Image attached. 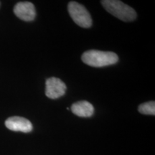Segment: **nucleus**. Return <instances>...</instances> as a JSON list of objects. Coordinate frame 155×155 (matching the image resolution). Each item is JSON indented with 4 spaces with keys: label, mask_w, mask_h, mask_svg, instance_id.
I'll return each instance as SVG.
<instances>
[{
    "label": "nucleus",
    "mask_w": 155,
    "mask_h": 155,
    "mask_svg": "<svg viewBox=\"0 0 155 155\" xmlns=\"http://www.w3.org/2000/svg\"><path fill=\"white\" fill-rule=\"evenodd\" d=\"M81 59L83 63L89 66L101 68L116 64L119 61V57L113 52L91 50L85 52Z\"/></svg>",
    "instance_id": "f257e3e1"
},
{
    "label": "nucleus",
    "mask_w": 155,
    "mask_h": 155,
    "mask_svg": "<svg viewBox=\"0 0 155 155\" xmlns=\"http://www.w3.org/2000/svg\"><path fill=\"white\" fill-rule=\"evenodd\" d=\"M101 5L108 12L124 22H131L137 17L134 9L118 0H104Z\"/></svg>",
    "instance_id": "f03ea898"
},
{
    "label": "nucleus",
    "mask_w": 155,
    "mask_h": 155,
    "mask_svg": "<svg viewBox=\"0 0 155 155\" xmlns=\"http://www.w3.org/2000/svg\"><path fill=\"white\" fill-rule=\"evenodd\" d=\"M68 10L70 16L78 26L83 28L91 27V17L84 6L76 2H71L68 5Z\"/></svg>",
    "instance_id": "7ed1b4c3"
},
{
    "label": "nucleus",
    "mask_w": 155,
    "mask_h": 155,
    "mask_svg": "<svg viewBox=\"0 0 155 155\" xmlns=\"http://www.w3.org/2000/svg\"><path fill=\"white\" fill-rule=\"evenodd\" d=\"M45 95L50 99H57L66 91V86L61 79L52 77L46 80Z\"/></svg>",
    "instance_id": "20e7f679"
},
{
    "label": "nucleus",
    "mask_w": 155,
    "mask_h": 155,
    "mask_svg": "<svg viewBox=\"0 0 155 155\" xmlns=\"http://www.w3.org/2000/svg\"><path fill=\"white\" fill-rule=\"evenodd\" d=\"M14 13L18 18L26 22L34 20L36 16L35 7L33 4L29 2H21L16 4Z\"/></svg>",
    "instance_id": "39448f33"
},
{
    "label": "nucleus",
    "mask_w": 155,
    "mask_h": 155,
    "mask_svg": "<svg viewBox=\"0 0 155 155\" xmlns=\"http://www.w3.org/2000/svg\"><path fill=\"white\" fill-rule=\"evenodd\" d=\"M5 126L7 129L14 131L28 133L32 131V123L28 119L20 116H12L5 121Z\"/></svg>",
    "instance_id": "423d86ee"
},
{
    "label": "nucleus",
    "mask_w": 155,
    "mask_h": 155,
    "mask_svg": "<svg viewBox=\"0 0 155 155\" xmlns=\"http://www.w3.org/2000/svg\"><path fill=\"white\" fill-rule=\"evenodd\" d=\"M71 111L79 117H91L94 113V108L88 101H81L71 106Z\"/></svg>",
    "instance_id": "0eeeda50"
},
{
    "label": "nucleus",
    "mask_w": 155,
    "mask_h": 155,
    "mask_svg": "<svg viewBox=\"0 0 155 155\" xmlns=\"http://www.w3.org/2000/svg\"><path fill=\"white\" fill-rule=\"evenodd\" d=\"M139 113L146 115H155V102L150 101L144 103L139 106Z\"/></svg>",
    "instance_id": "6e6552de"
},
{
    "label": "nucleus",
    "mask_w": 155,
    "mask_h": 155,
    "mask_svg": "<svg viewBox=\"0 0 155 155\" xmlns=\"http://www.w3.org/2000/svg\"><path fill=\"white\" fill-rule=\"evenodd\" d=\"M0 5H1V2H0Z\"/></svg>",
    "instance_id": "1a4fd4ad"
}]
</instances>
